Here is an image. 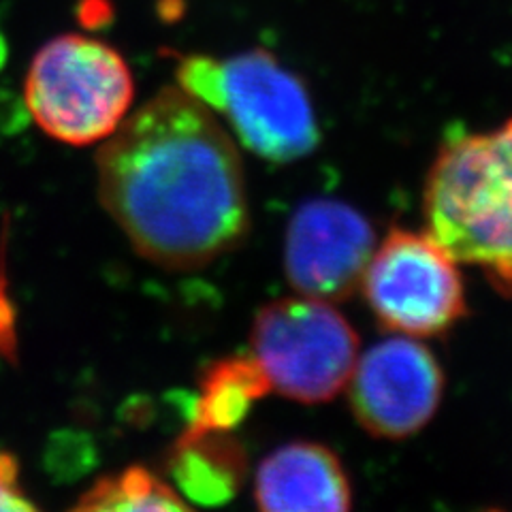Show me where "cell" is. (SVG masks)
Wrapping results in <instances>:
<instances>
[{"instance_id":"8992f818","label":"cell","mask_w":512,"mask_h":512,"mask_svg":"<svg viewBox=\"0 0 512 512\" xmlns=\"http://www.w3.org/2000/svg\"><path fill=\"white\" fill-rule=\"evenodd\" d=\"M361 291L380 325L410 338H431L466 316L459 263L427 231L391 229L376 244Z\"/></svg>"},{"instance_id":"3957f363","label":"cell","mask_w":512,"mask_h":512,"mask_svg":"<svg viewBox=\"0 0 512 512\" xmlns=\"http://www.w3.org/2000/svg\"><path fill=\"white\" fill-rule=\"evenodd\" d=\"M175 77L250 152L271 163H293L318 146L320 133L306 86L265 50L229 58L184 56Z\"/></svg>"},{"instance_id":"52a82bcc","label":"cell","mask_w":512,"mask_h":512,"mask_svg":"<svg viewBox=\"0 0 512 512\" xmlns=\"http://www.w3.org/2000/svg\"><path fill=\"white\" fill-rule=\"evenodd\" d=\"M352 414L376 438L404 440L434 419L444 372L419 338L393 333L357 357L346 382Z\"/></svg>"},{"instance_id":"30bf717a","label":"cell","mask_w":512,"mask_h":512,"mask_svg":"<svg viewBox=\"0 0 512 512\" xmlns=\"http://www.w3.org/2000/svg\"><path fill=\"white\" fill-rule=\"evenodd\" d=\"M267 391H271L269 384L252 355L214 363L201 382V393L192 408L188 431L224 434L242 423L250 406Z\"/></svg>"},{"instance_id":"277c9868","label":"cell","mask_w":512,"mask_h":512,"mask_svg":"<svg viewBox=\"0 0 512 512\" xmlns=\"http://www.w3.org/2000/svg\"><path fill=\"white\" fill-rule=\"evenodd\" d=\"M135 82L114 47L84 35H60L32 58L24 101L43 131L71 146L105 141L133 105Z\"/></svg>"},{"instance_id":"5b68a950","label":"cell","mask_w":512,"mask_h":512,"mask_svg":"<svg viewBox=\"0 0 512 512\" xmlns=\"http://www.w3.org/2000/svg\"><path fill=\"white\" fill-rule=\"evenodd\" d=\"M250 346L269 389L301 404H323L346 389L359 357V335L344 314L306 295L263 306Z\"/></svg>"},{"instance_id":"9c48e42d","label":"cell","mask_w":512,"mask_h":512,"mask_svg":"<svg viewBox=\"0 0 512 512\" xmlns=\"http://www.w3.org/2000/svg\"><path fill=\"white\" fill-rule=\"evenodd\" d=\"M254 500L265 512H342L352 506V489L329 446L288 442L261 461Z\"/></svg>"},{"instance_id":"4fadbf2b","label":"cell","mask_w":512,"mask_h":512,"mask_svg":"<svg viewBox=\"0 0 512 512\" xmlns=\"http://www.w3.org/2000/svg\"><path fill=\"white\" fill-rule=\"evenodd\" d=\"M94 463L92 444L84 434L75 431H60L52 436L50 446H47L45 466L52 476L71 480L79 474L88 472Z\"/></svg>"},{"instance_id":"9a60e30c","label":"cell","mask_w":512,"mask_h":512,"mask_svg":"<svg viewBox=\"0 0 512 512\" xmlns=\"http://www.w3.org/2000/svg\"><path fill=\"white\" fill-rule=\"evenodd\" d=\"M5 60H7V45H5V39H3V35H0V69H3Z\"/></svg>"},{"instance_id":"5bb4252c","label":"cell","mask_w":512,"mask_h":512,"mask_svg":"<svg viewBox=\"0 0 512 512\" xmlns=\"http://www.w3.org/2000/svg\"><path fill=\"white\" fill-rule=\"evenodd\" d=\"M20 487V463L13 455L0 451V510H35Z\"/></svg>"},{"instance_id":"7c38bea8","label":"cell","mask_w":512,"mask_h":512,"mask_svg":"<svg viewBox=\"0 0 512 512\" xmlns=\"http://www.w3.org/2000/svg\"><path fill=\"white\" fill-rule=\"evenodd\" d=\"M79 510H186L190 504L165 480L146 468H126L94 483L77 504Z\"/></svg>"},{"instance_id":"7a4b0ae2","label":"cell","mask_w":512,"mask_h":512,"mask_svg":"<svg viewBox=\"0 0 512 512\" xmlns=\"http://www.w3.org/2000/svg\"><path fill=\"white\" fill-rule=\"evenodd\" d=\"M427 233L512 297V118L451 139L427 173Z\"/></svg>"},{"instance_id":"ba28073f","label":"cell","mask_w":512,"mask_h":512,"mask_svg":"<svg viewBox=\"0 0 512 512\" xmlns=\"http://www.w3.org/2000/svg\"><path fill=\"white\" fill-rule=\"evenodd\" d=\"M378 244L376 233L355 207L335 199H312L288 220L284 271L297 295L342 301L359 291Z\"/></svg>"},{"instance_id":"8fae6325","label":"cell","mask_w":512,"mask_h":512,"mask_svg":"<svg viewBox=\"0 0 512 512\" xmlns=\"http://www.w3.org/2000/svg\"><path fill=\"white\" fill-rule=\"evenodd\" d=\"M220 434H195L186 431L173 455V476L182 495L190 500L216 504L227 498L237 483L239 455Z\"/></svg>"},{"instance_id":"6da1fadb","label":"cell","mask_w":512,"mask_h":512,"mask_svg":"<svg viewBox=\"0 0 512 512\" xmlns=\"http://www.w3.org/2000/svg\"><path fill=\"white\" fill-rule=\"evenodd\" d=\"M96 169L107 214L160 267L210 265L248 235V184L235 139L180 86L128 114L103 141Z\"/></svg>"}]
</instances>
